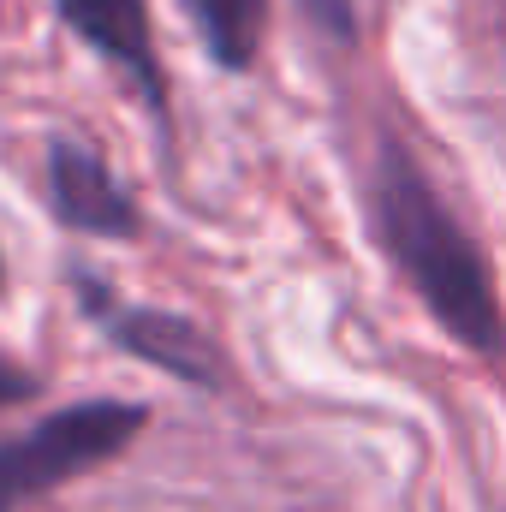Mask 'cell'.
Here are the masks:
<instances>
[{
    "mask_svg": "<svg viewBox=\"0 0 506 512\" xmlns=\"http://www.w3.org/2000/svg\"><path fill=\"white\" fill-rule=\"evenodd\" d=\"M370 227L381 256L405 274V286L423 298V310L477 358H506V304L495 286L489 251L465 233V221L447 209L435 179L417 167V155L399 137H381L376 173H370Z\"/></svg>",
    "mask_w": 506,
    "mask_h": 512,
    "instance_id": "obj_1",
    "label": "cell"
},
{
    "mask_svg": "<svg viewBox=\"0 0 506 512\" xmlns=\"http://www.w3.org/2000/svg\"><path fill=\"white\" fill-rule=\"evenodd\" d=\"M149 411L126 405V399H84L66 405L54 417H42L30 435L0 441V512H18L24 501L108 465L114 453H126L131 441L143 435Z\"/></svg>",
    "mask_w": 506,
    "mask_h": 512,
    "instance_id": "obj_2",
    "label": "cell"
},
{
    "mask_svg": "<svg viewBox=\"0 0 506 512\" xmlns=\"http://www.w3.org/2000/svg\"><path fill=\"white\" fill-rule=\"evenodd\" d=\"M78 298H84V310L102 322V334L131 352V358H143V364H155V370H167V376H179V382L191 387H221L227 382V358H221V346L197 328V322H185V316H173V310H137V304H120L96 274H78Z\"/></svg>",
    "mask_w": 506,
    "mask_h": 512,
    "instance_id": "obj_3",
    "label": "cell"
},
{
    "mask_svg": "<svg viewBox=\"0 0 506 512\" xmlns=\"http://www.w3.org/2000/svg\"><path fill=\"white\" fill-rule=\"evenodd\" d=\"M48 197H54V215L66 227L96 233V239H137V227H143V215L126 197V185L78 137H54L48 143Z\"/></svg>",
    "mask_w": 506,
    "mask_h": 512,
    "instance_id": "obj_4",
    "label": "cell"
},
{
    "mask_svg": "<svg viewBox=\"0 0 506 512\" xmlns=\"http://www.w3.org/2000/svg\"><path fill=\"white\" fill-rule=\"evenodd\" d=\"M54 6L102 60H114L143 90V102L155 114H167V78H161V60H155V24H149L143 0H54Z\"/></svg>",
    "mask_w": 506,
    "mask_h": 512,
    "instance_id": "obj_5",
    "label": "cell"
},
{
    "mask_svg": "<svg viewBox=\"0 0 506 512\" xmlns=\"http://www.w3.org/2000/svg\"><path fill=\"white\" fill-rule=\"evenodd\" d=\"M185 12L215 66H227V72L256 66L262 36H268V0H185Z\"/></svg>",
    "mask_w": 506,
    "mask_h": 512,
    "instance_id": "obj_6",
    "label": "cell"
},
{
    "mask_svg": "<svg viewBox=\"0 0 506 512\" xmlns=\"http://www.w3.org/2000/svg\"><path fill=\"white\" fill-rule=\"evenodd\" d=\"M298 6H304V18H310L322 36H334V42H352V36H358L352 0H298Z\"/></svg>",
    "mask_w": 506,
    "mask_h": 512,
    "instance_id": "obj_7",
    "label": "cell"
},
{
    "mask_svg": "<svg viewBox=\"0 0 506 512\" xmlns=\"http://www.w3.org/2000/svg\"><path fill=\"white\" fill-rule=\"evenodd\" d=\"M36 393H42V376H30L24 364L0 358V411H6V405H24V399H36Z\"/></svg>",
    "mask_w": 506,
    "mask_h": 512,
    "instance_id": "obj_8",
    "label": "cell"
}]
</instances>
